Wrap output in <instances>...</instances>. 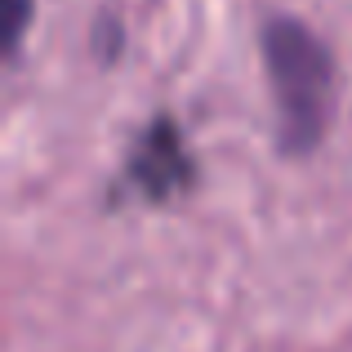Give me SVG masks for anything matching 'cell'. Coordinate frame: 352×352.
Wrapping results in <instances>:
<instances>
[{"label":"cell","mask_w":352,"mask_h":352,"mask_svg":"<svg viewBox=\"0 0 352 352\" xmlns=\"http://www.w3.org/2000/svg\"><path fill=\"white\" fill-rule=\"evenodd\" d=\"M27 14H32V0H5V45L9 50H18V41H23Z\"/></svg>","instance_id":"obj_3"},{"label":"cell","mask_w":352,"mask_h":352,"mask_svg":"<svg viewBox=\"0 0 352 352\" xmlns=\"http://www.w3.org/2000/svg\"><path fill=\"white\" fill-rule=\"evenodd\" d=\"M129 174H134V183L147 192V197H156V201H165L179 188H188L192 156H188V147H183V134L170 125V120H156V125L138 138Z\"/></svg>","instance_id":"obj_2"},{"label":"cell","mask_w":352,"mask_h":352,"mask_svg":"<svg viewBox=\"0 0 352 352\" xmlns=\"http://www.w3.org/2000/svg\"><path fill=\"white\" fill-rule=\"evenodd\" d=\"M267 80L276 98L285 152H312L335 116V63L330 50L294 18H276L263 32Z\"/></svg>","instance_id":"obj_1"}]
</instances>
